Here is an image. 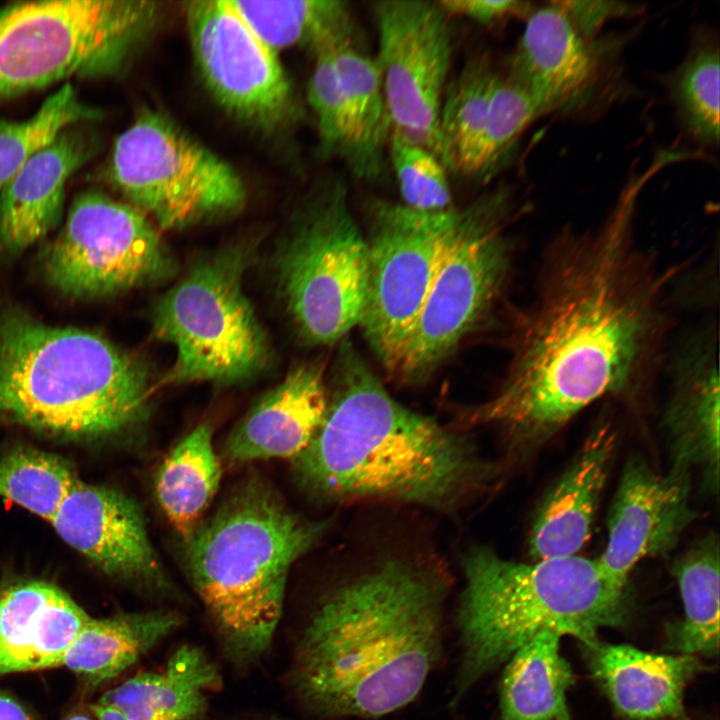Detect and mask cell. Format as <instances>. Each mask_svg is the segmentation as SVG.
Masks as SVG:
<instances>
[{"mask_svg": "<svg viewBox=\"0 0 720 720\" xmlns=\"http://www.w3.org/2000/svg\"><path fill=\"white\" fill-rule=\"evenodd\" d=\"M646 179L633 180L596 229L564 232L548 247L506 377L469 422L497 427L529 450L595 401L630 395L656 376L666 296L682 265L663 267L636 243Z\"/></svg>", "mask_w": 720, "mask_h": 720, "instance_id": "6da1fadb", "label": "cell"}, {"mask_svg": "<svg viewBox=\"0 0 720 720\" xmlns=\"http://www.w3.org/2000/svg\"><path fill=\"white\" fill-rule=\"evenodd\" d=\"M448 580L389 558L318 603L295 649L292 683L325 717L375 718L412 702L437 664Z\"/></svg>", "mask_w": 720, "mask_h": 720, "instance_id": "7a4b0ae2", "label": "cell"}, {"mask_svg": "<svg viewBox=\"0 0 720 720\" xmlns=\"http://www.w3.org/2000/svg\"><path fill=\"white\" fill-rule=\"evenodd\" d=\"M309 445L292 461L299 485L329 503L389 501L452 511L494 476L464 435L403 406L350 346Z\"/></svg>", "mask_w": 720, "mask_h": 720, "instance_id": "3957f363", "label": "cell"}, {"mask_svg": "<svg viewBox=\"0 0 720 720\" xmlns=\"http://www.w3.org/2000/svg\"><path fill=\"white\" fill-rule=\"evenodd\" d=\"M326 528L327 521L304 519L252 477L184 541L192 584L234 664L254 663L269 649L289 571Z\"/></svg>", "mask_w": 720, "mask_h": 720, "instance_id": "277c9868", "label": "cell"}, {"mask_svg": "<svg viewBox=\"0 0 720 720\" xmlns=\"http://www.w3.org/2000/svg\"><path fill=\"white\" fill-rule=\"evenodd\" d=\"M463 570L454 702L541 633L584 643L599 638L604 628L627 623V590L597 559L573 555L520 562L480 546L465 554Z\"/></svg>", "mask_w": 720, "mask_h": 720, "instance_id": "5b68a950", "label": "cell"}, {"mask_svg": "<svg viewBox=\"0 0 720 720\" xmlns=\"http://www.w3.org/2000/svg\"><path fill=\"white\" fill-rule=\"evenodd\" d=\"M145 367L102 336L22 313L0 321V416L68 439L118 435L150 411Z\"/></svg>", "mask_w": 720, "mask_h": 720, "instance_id": "8992f818", "label": "cell"}, {"mask_svg": "<svg viewBox=\"0 0 720 720\" xmlns=\"http://www.w3.org/2000/svg\"><path fill=\"white\" fill-rule=\"evenodd\" d=\"M146 0H34L0 7V104L73 77L111 76L151 32Z\"/></svg>", "mask_w": 720, "mask_h": 720, "instance_id": "52a82bcc", "label": "cell"}, {"mask_svg": "<svg viewBox=\"0 0 720 720\" xmlns=\"http://www.w3.org/2000/svg\"><path fill=\"white\" fill-rule=\"evenodd\" d=\"M250 256L247 247L224 249L157 301L153 334L176 352L162 384H234L266 366L268 339L243 289Z\"/></svg>", "mask_w": 720, "mask_h": 720, "instance_id": "ba28073f", "label": "cell"}, {"mask_svg": "<svg viewBox=\"0 0 720 720\" xmlns=\"http://www.w3.org/2000/svg\"><path fill=\"white\" fill-rule=\"evenodd\" d=\"M505 189L457 208V217L430 290L393 375L425 378L492 308L507 279L511 247Z\"/></svg>", "mask_w": 720, "mask_h": 720, "instance_id": "9c48e42d", "label": "cell"}, {"mask_svg": "<svg viewBox=\"0 0 720 720\" xmlns=\"http://www.w3.org/2000/svg\"><path fill=\"white\" fill-rule=\"evenodd\" d=\"M303 208L280 255V287L304 338L313 344H331L360 325L367 241L341 178L322 183Z\"/></svg>", "mask_w": 720, "mask_h": 720, "instance_id": "30bf717a", "label": "cell"}, {"mask_svg": "<svg viewBox=\"0 0 720 720\" xmlns=\"http://www.w3.org/2000/svg\"><path fill=\"white\" fill-rule=\"evenodd\" d=\"M107 177L164 229L231 214L246 198L230 165L166 116L147 109L116 138Z\"/></svg>", "mask_w": 720, "mask_h": 720, "instance_id": "8fae6325", "label": "cell"}, {"mask_svg": "<svg viewBox=\"0 0 720 720\" xmlns=\"http://www.w3.org/2000/svg\"><path fill=\"white\" fill-rule=\"evenodd\" d=\"M457 208L419 211L377 200L370 207L360 325L392 374L430 290Z\"/></svg>", "mask_w": 720, "mask_h": 720, "instance_id": "7c38bea8", "label": "cell"}, {"mask_svg": "<svg viewBox=\"0 0 720 720\" xmlns=\"http://www.w3.org/2000/svg\"><path fill=\"white\" fill-rule=\"evenodd\" d=\"M176 263L146 214L96 191L78 194L44 259L48 282L64 295H115L170 278Z\"/></svg>", "mask_w": 720, "mask_h": 720, "instance_id": "4fadbf2b", "label": "cell"}, {"mask_svg": "<svg viewBox=\"0 0 720 720\" xmlns=\"http://www.w3.org/2000/svg\"><path fill=\"white\" fill-rule=\"evenodd\" d=\"M372 9L378 31L375 61L392 134L438 157L439 116L452 55L448 15L426 0H383Z\"/></svg>", "mask_w": 720, "mask_h": 720, "instance_id": "5bb4252c", "label": "cell"}, {"mask_svg": "<svg viewBox=\"0 0 720 720\" xmlns=\"http://www.w3.org/2000/svg\"><path fill=\"white\" fill-rule=\"evenodd\" d=\"M186 16L196 63L217 102L258 128L281 124L291 107L287 78L231 0L189 2Z\"/></svg>", "mask_w": 720, "mask_h": 720, "instance_id": "9a60e30c", "label": "cell"}, {"mask_svg": "<svg viewBox=\"0 0 720 720\" xmlns=\"http://www.w3.org/2000/svg\"><path fill=\"white\" fill-rule=\"evenodd\" d=\"M690 493V473H661L638 456L626 462L609 510L607 543L597 558L613 582L627 588L638 563L677 546L696 518Z\"/></svg>", "mask_w": 720, "mask_h": 720, "instance_id": "2e32d148", "label": "cell"}, {"mask_svg": "<svg viewBox=\"0 0 720 720\" xmlns=\"http://www.w3.org/2000/svg\"><path fill=\"white\" fill-rule=\"evenodd\" d=\"M50 522L69 546L105 573L152 592L171 591L143 514L124 493L80 481Z\"/></svg>", "mask_w": 720, "mask_h": 720, "instance_id": "e0dca14e", "label": "cell"}, {"mask_svg": "<svg viewBox=\"0 0 720 720\" xmlns=\"http://www.w3.org/2000/svg\"><path fill=\"white\" fill-rule=\"evenodd\" d=\"M670 393L663 425L671 469L702 472L711 492L719 487V370L717 322L685 337L669 364Z\"/></svg>", "mask_w": 720, "mask_h": 720, "instance_id": "ac0fdd59", "label": "cell"}, {"mask_svg": "<svg viewBox=\"0 0 720 720\" xmlns=\"http://www.w3.org/2000/svg\"><path fill=\"white\" fill-rule=\"evenodd\" d=\"M593 679L617 715L626 720H690L685 690L711 670L696 656L643 651L599 638L580 643Z\"/></svg>", "mask_w": 720, "mask_h": 720, "instance_id": "d6986e66", "label": "cell"}, {"mask_svg": "<svg viewBox=\"0 0 720 720\" xmlns=\"http://www.w3.org/2000/svg\"><path fill=\"white\" fill-rule=\"evenodd\" d=\"M513 54L509 75L539 103L545 115L583 104L600 73L588 40L555 1L533 10Z\"/></svg>", "mask_w": 720, "mask_h": 720, "instance_id": "ffe728a7", "label": "cell"}, {"mask_svg": "<svg viewBox=\"0 0 720 720\" xmlns=\"http://www.w3.org/2000/svg\"><path fill=\"white\" fill-rule=\"evenodd\" d=\"M95 151L88 133L72 126L29 158L0 192L1 248L18 253L55 228L68 180Z\"/></svg>", "mask_w": 720, "mask_h": 720, "instance_id": "44dd1931", "label": "cell"}, {"mask_svg": "<svg viewBox=\"0 0 720 720\" xmlns=\"http://www.w3.org/2000/svg\"><path fill=\"white\" fill-rule=\"evenodd\" d=\"M616 448V430L600 421L540 503L529 533L532 560L566 557L588 542Z\"/></svg>", "mask_w": 720, "mask_h": 720, "instance_id": "7402d4cb", "label": "cell"}, {"mask_svg": "<svg viewBox=\"0 0 720 720\" xmlns=\"http://www.w3.org/2000/svg\"><path fill=\"white\" fill-rule=\"evenodd\" d=\"M91 616L58 586L15 582L0 590V675L61 666Z\"/></svg>", "mask_w": 720, "mask_h": 720, "instance_id": "603a6c76", "label": "cell"}, {"mask_svg": "<svg viewBox=\"0 0 720 720\" xmlns=\"http://www.w3.org/2000/svg\"><path fill=\"white\" fill-rule=\"evenodd\" d=\"M329 395L322 370L293 369L266 393L227 437L222 456L229 466L300 454L320 427Z\"/></svg>", "mask_w": 720, "mask_h": 720, "instance_id": "cb8c5ba5", "label": "cell"}, {"mask_svg": "<svg viewBox=\"0 0 720 720\" xmlns=\"http://www.w3.org/2000/svg\"><path fill=\"white\" fill-rule=\"evenodd\" d=\"M221 684L215 664L199 647L184 644L160 671L137 674L106 692L102 701L126 720H200L208 696Z\"/></svg>", "mask_w": 720, "mask_h": 720, "instance_id": "d4e9b609", "label": "cell"}, {"mask_svg": "<svg viewBox=\"0 0 720 720\" xmlns=\"http://www.w3.org/2000/svg\"><path fill=\"white\" fill-rule=\"evenodd\" d=\"M182 617L169 610L93 618L70 645L63 666L97 686L118 676L175 631Z\"/></svg>", "mask_w": 720, "mask_h": 720, "instance_id": "484cf974", "label": "cell"}, {"mask_svg": "<svg viewBox=\"0 0 720 720\" xmlns=\"http://www.w3.org/2000/svg\"><path fill=\"white\" fill-rule=\"evenodd\" d=\"M333 59L349 124L346 167L358 180H378L385 170V151L392 134L379 68L355 43L333 47Z\"/></svg>", "mask_w": 720, "mask_h": 720, "instance_id": "4316f807", "label": "cell"}, {"mask_svg": "<svg viewBox=\"0 0 720 720\" xmlns=\"http://www.w3.org/2000/svg\"><path fill=\"white\" fill-rule=\"evenodd\" d=\"M555 632L537 635L505 663L499 686L501 720H573L568 690L575 683Z\"/></svg>", "mask_w": 720, "mask_h": 720, "instance_id": "83f0119b", "label": "cell"}, {"mask_svg": "<svg viewBox=\"0 0 720 720\" xmlns=\"http://www.w3.org/2000/svg\"><path fill=\"white\" fill-rule=\"evenodd\" d=\"M719 538L711 532L675 560L672 574L683 617L666 628L670 653L712 659L719 654Z\"/></svg>", "mask_w": 720, "mask_h": 720, "instance_id": "f1b7e54d", "label": "cell"}, {"mask_svg": "<svg viewBox=\"0 0 720 720\" xmlns=\"http://www.w3.org/2000/svg\"><path fill=\"white\" fill-rule=\"evenodd\" d=\"M222 465L204 422L186 434L161 463L155 494L161 510L186 541L203 520L218 491Z\"/></svg>", "mask_w": 720, "mask_h": 720, "instance_id": "f546056e", "label": "cell"}, {"mask_svg": "<svg viewBox=\"0 0 720 720\" xmlns=\"http://www.w3.org/2000/svg\"><path fill=\"white\" fill-rule=\"evenodd\" d=\"M231 2L257 36L275 52L304 46L315 54L329 46L355 43V25L345 1Z\"/></svg>", "mask_w": 720, "mask_h": 720, "instance_id": "4dcf8cb0", "label": "cell"}, {"mask_svg": "<svg viewBox=\"0 0 720 720\" xmlns=\"http://www.w3.org/2000/svg\"><path fill=\"white\" fill-rule=\"evenodd\" d=\"M500 76L486 57L478 56L447 84L439 116L438 157L459 175L471 177Z\"/></svg>", "mask_w": 720, "mask_h": 720, "instance_id": "1f68e13d", "label": "cell"}, {"mask_svg": "<svg viewBox=\"0 0 720 720\" xmlns=\"http://www.w3.org/2000/svg\"><path fill=\"white\" fill-rule=\"evenodd\" d=\"M101 112L64 83L29 118L0 120V192L23 165L67 128L97 120Z\"/></svg>", "mask_w": 720, "mask_h": 720, "instance_id": "d6a6232c", "label": "cell"}, {"mask_svg": "<svg viewBox=\"0 0 720 720\" xmlns=\"http://www.w3.org/2000/svg\"><path fill=\"white\" fill-rule=\"evenodd\" d=\"M719 45L707 33L696 35L672 74L669 89L688 133L705 145L719 142Z\"/></svg>", "mask_w": 720, "mask_h": 720, "instance_id": "836d02e7", "label": "cell"}, {"mask_svg": "<svg viewBox=\"0 0 720 720\" xmlns=\"http://www.w3.org/2000/svg\"><path fill=\"white\" fill-rule=\"evenodd\" d=\"M80 481L74 467L58 455L34 448L0 454V497L48 521Z\"/></svg>", "mask_w": 720, "mask_h": 720, "instance_id": "e575fe53", "label": "cell"}, {"mask_svg": "<svg viewBox=\"0 0 720 720\" xmlns=\"http://www.w3.org/2000/svg\"><path fill=\"white\" fill-rule=\"evenodd\" d=\"M545 115L539 103L512 76H500L471 178L488 181L511 158L524 130Z\"/></svg>", "mask_w": 720, "mask_h": 720, "instance_id": "d590c367", "label": "cell"}, {"mask_svg": "<svg viewBox=\"0 0 720 720\" xmlns=\"http://www.w3.org/2000/svg\"><path fill=\"white\" fill-rule=\"evenodd\" d=\"M388 148L404 205L419 211L452 207L446 167L433 152L394 134Z\"/></svg>", "mask_w": 720, "mask_h": 720, "instance_id": "8d00e7d4", "label": "cell"}, {"mask_svg": "<svg viewBox=\"0 0 720 720\" xmlns=\"http://www.w3.org/2000/svg\"><path fill=\"white\" fill-rule=\"evenodd\" d=\"M333 47L318 51L307 89L316 117L322 152L346 165L350 153L349 124L344 95L333 59Z\"/></svg>", "mask_w": 720, "mask_h": 720, "instance_id": "74e56055", "label": "cell"}, {"mask_svg": "<svg viewBox=\"0 0 720 720\" xmlns=\"http://www.w3.org/2000/svg\"><path fill=\"white\" fill-rule=\"evenodd\" d=\"M564 10L576 32L586 40L596 35L604 24L615 18L632 17L644 10L640 4L624 1H556Z\"/></svg>", "mask_w": 720, "mask_h": 720, "instance_id": "f35d334b", "label": "cell"}, {"mask_svg": "<svg viewBox=\"0 0 720 720\" xmlns=\"http://www.w3.org/2000/svg\"><path fill=\"white\" fill-rule=\"evenodd\" d=\"M448 15L468 18L481 25H491L513 16L528 17L533 9L516 0H441L436 1Z\"/></svg>", "mask_w": 720, "mask_h": 720, "instance_id": "ab89813d", "label": "cell"}, {"mask_svg": "<svg viewBox=\"0 0 720 720\" xmlns=\"http://www.w3.org/2000/svg\"><path fill=\"white\" fill-rule=\"evenodd\" d=\"M0 720H35L13 697L0 691Z\"/></svg>", "mask_w": 720, "mask_h": 720, "instance_id": "60d3db41", "label": "cell"}, {"mask_svg": "<svg viewBox=\"0 0 720 720\" xmlns=\"http://www.w3.org/2000/svg\"><path fill=\"white\" fill-rule=\"evenodd\" d=\"M91 711L97 720H126L118 709L101 699L91 706Z\"/></svg>", "mask_w": 720, "mask_h": 720, "instance_id": "b9f144b4", "label": "cell"}, {"mask_svg": "<svg viewBox=\"0 0 720 720\" xmlns=\"http://www.w3.org/2000/svg\"><path fill=\"white\" fill-rule=\"evenodd\" d=\"M64 720H93V718L82 710L70 713Z\"/></svg>", "mask_w": 720, "mask_h": 720, "instance_id": "7bdbcfd3", "label": "cell"}]
</instances>
